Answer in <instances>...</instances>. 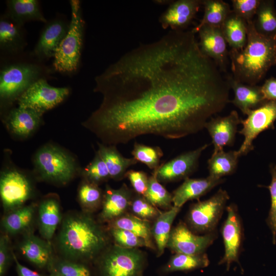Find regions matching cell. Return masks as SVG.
<instances>
[{
  "mask_svg": "<svg viewBox=\"0 0 276 276\" xmlns=\"http://www.w3.org/2000/svg\"><path fill=\"white\" fill-rule=\"evenodd\" d=\"M190 31L140 44L97 76L102 102L85 125L103 142L144 135L169 140L196 133L228 102L231 88Z\"/></svg>",
  "mask_w": 276,
  "mask_h": 276,
  "instance_id": "6da1fadb",
  "label": "cell"
},
{
  "mask_svg": "<svg viewBox=\"0 0 276 276\" xmlns=\"http://www.w3.org/2000/svg\"><path fill=\"white\" fill-rule=\"evenodd\" d=\"M58 243L61 253L73 260H97L110 245L106 230L86 212L72 214L64 218Z\"/></svg>",
  "mask_w": 276,
  "mask_h": 276,
  "instance_id": "7a4b0ae2",
  "label": "cell"
},
{
  "mask_svg": "<svg viewBox=\"0 0 276 276\" xmlns=\"http://www.w3.org/2000/svg\"><path fill=\"white\" fill-rule=\"evenodd\" d=\"M233 78L244 84L257 85L276 64V40L257 32L253 21L247 23V38L241 49L229 51Z\"/></svg>",
  "mask_w": 276,
  "mask_h": 276,
  "instance_id": "3957f363",
  "label": "cell"
},
{
  "mask_svg": "<svg viewBox=\"0 0 276 276\" xmlns=\"http://www.w3.org/2000/svg\"><path fill=\"white\" fill-rule=\"evenodd\" d=\"M54 71L31 52L1 58L0 100L2 107L11 105L39 80H49Z\"/></svg>",
  "mask_w": 276,
  "mask_h": 276,
  "instance_id": "277c9868",
  "label": "cell"
},
{
  "mask_svg": "<svg viewBox=\"0 0 276 276\" xmlns=\"http://www.w3.org/2000/svg\"><path fill=\"white\" fill-rule=\"evenodd\" d=\"M70 4L69 29L56 51L52 64L54 71L67 75L75 74L80 66L85 28L80 1L71 0Z\"/></svg>",
  "mask_w": 276,
  "mask_h": 276,
  "instance_id": "5b68a950",
  "label": "cell"
},
{
  "mask_svg": "<svg viewBox=\"0 0 276 276\" xmlns=\"http://www.w3.org/2000/svg\"><path fill=\"white\" fill-rule=\"evenodd\" d=\"M100 276H143L146 257L139 248L109 245L97 258Z\"/></svg>",
  "mask_w": 276,
  "mask_h": 276,
  "instance_id": "8992f818",
  "label": "cell"
},
{
  "mask_svg": "<svg viewBox=\"0 0 276 276\" xmlns=\"http://www.w3.org/2000/svg\"><path fill=\"white\" fill-rule=\"evenodd\" d=\"M34 164L42 179L56 183H67L76 171V163L72 156L52 144L44 145L37 151Z\"/></svg>",
  "mask_w": 276,
  "mask_h": 276,
  "instance_id": "52a82bcc",
  "label": "cell"
},
{
  "mask_svg": "<svg viewBox=\"0 0 276 276\" xmlns=\"http://www.w3.org/2000/svg\"><path fill=\"white\" fill-rule=\"evenodd\" d=\"M229 198L227 192L220 189L209 199L192 204L187 216L188 227L197 233L215 231Z\"/></svg>",
  "mask_w": 276,
  "mask_h": 276,
  "instance_id": "ba28073f",
  "label": "cell"
},
{
  "mask_svg": "<svg viewBox=\"0 0 276 276\" xmlns=\"http://www.w3.org/2000/svg\"><path fill=\"white\" fill-rule=\"evenodd\" d=\"M48 80H39L30 87L17 100L18 106L43 114L63 102L69 95L70 88L51 86Z\"/></svg>",
  "mask_w": 276,
  "mask_h": 276,
  "instance_id": "9c48e42d",
  "label": "cell"
},
{
  "mask_svg": "<svg viewBox=\"0 0 276 276\" xmlns=\"http://www.w3.org/2000/svg\"><path fill=\"white\" fill-rule=\"evenodd\" d=\"M247 116L245 120H241L243 127L239 132L244 137L237 151L240 157L254 149L253 141L261 132L273 128L276 120V101H266Z\"/></svg>",
  "mask_w": 276,
  "mask_h": 276,
  "instance_id": "30bf717a",
  "label": "cell"
},
{
  "mask_svg": "<svg viewBox=\"0 0 276 276\" xmlns=\"http://www.w3.org/2000/svg\"><path fill=\"white\" fill-rule=\"evenodd\" d=\"M32 192L31 182L21 172L9 169L1 174L0 195L5 212L8 213L24 206Z\"/></svg>",
  "mask_w": 276,
  "mask_h": 276,
  "instance_id": "8fae6325",
  "label": "cell"
},
{
  "mask_svg": "<svg viewBox=\"0 0 276 276\" xmlns=\"http://www.w3.org/2000/svg\"><path fill=\"white\" fill-rule=\"evenodd\" d=\"M216 238L215 231L198 235L193 233L187 224L180 221L172 228L167 247L175 254H200L204 253Z\"/></svg>",
  "mask_w": 276,
  "mask_h": 276,
  "instance_id": "7c38bea8",
  "label": "cell"
},
{
  "mask_svg": "<svg viewBox=\"0 0 276 276\" xmlns=\"http://www.w3.org/2000/svg\"><path fill=\"white\" fill-rule=\"evenodd\" d=\"M70 20L63 14H57L44 24L36 44L31 52L38 59L45 62L54 58L57 49L66 35Z\"/></svg>",
  "mask_w": 276,
  "mask_h": 276,
  "instance_id": "4fadbf2b",
  "label": "cell"
},
{
  "mask_svg": "<svg viewBox=\"0 0 276 276\" xmlns=\"http://www.w3.org/2000/svg\"><path fill=\"white\" fill-rule=\"evenodd\" d=\"M226 209L227 217L221 229L224 253L219 264H225L228 270L232 263L238 261L243 238V229L236 204H231L226 206Z\"/></svg>",
  "mask_w": 276,
  "mask_h": 276,
  "instance_id": "5bb4252c",
  "label": "cell"
},
{
  "mask_svg": "<svg viewBox=\"0 0 276 276\" xmlns=\"http://www.w3.org/2000/svg\"><path fill=\"white\" fill-rule=\"evenodd\" d=\"M208 146L205 144L161 164L157 170L158 180L167 183L188 178L197 169L199 157Z\"/></svg>",
  "mask_w": 276,
  "mask_h": 276,
  "instance_id": "9a60e30c",
  "label": "cell"
},
{
  "mask_svg": "<svg viewBox=\"0 0 276 276\" xmlns=\"http://www.w3.org/2000/svg\"><path fill=\"white\" fill-rule=\"evenodd\" d=\"M197 33L199 36L198 44L201 52L212 59L220 71H225L229 62V52L221 28L203 26Z\"/></svg>",
  "mask_w": 276,
  "mask_h": 276,
  "instance_id": "2e32d148",
  "label": "cell"
},
{
  "mask_svg": "<svg viewBox=\"0 0 276 276\" xmlns=\"http://www.w3.org/2000/svg\"><path fill=\"white\" fill-rule=\"evenodd\" d=\"M28 44L24 25L17 24L5 13L0 17V55L6 58L25 52Z\"/></svg>",
  "mask_w": 276,
  "mask_h": 276,
  "instance_id": "e0dca14e",
  "label": "cell"
},
{
  "mask_svg": "<svg viewBox=\"0 0 276 276\" xmlns=\"http://www.w3.org/2000/svg\"><path fill=\"white\" fill-rule=\"evenodd\" d=\"M134 193L125 183L118 189L107 185L98 216L99 221L108 223L128 212Z\"/></svg>",
  "mask_w": 276,
  "mask_h": 276,
  "instance_id": "ac0fdd59",
  "label": "cell"
},
{
  "mask_svg": "<svg viewBox=\"0 0 276 276\" xmlns=\"http://www.w3.org/2000/svg\"><path fill=\"white\" fill-rule=\"evenodd\" d=\"M202 1L199 0H178L172 2L161 14L159 22L164 29L180 31L192 21Z\"/></svg>",
  "mask_w": 276,
  "mask_h": 276,
  "instance_id": "d6986e66",
  "label": "cell"
},
{
  "mask_svg": "<svg viewBox=\"0 0 276 276\" xmlns=\"http://www.w3.org/2000/svg\"><path fill=\"white\" fill-rule=\"evenodd\" d=\"M238 112L235 110L224 117L212 118L205 125L214 147L213 153L223 150L225 146L234 145L237 127L241 124Z\"/></svg>",
  "mask_w": 276,
  "mask_h": 276,
  "instance_id": "ffe728a7",
  "label": "cell"
},
{
  "mask_svg": "<svg viewBox=\"0 0 276 276\" xmlns=\"http://www.w3.org/2000/svg\"><path fill=\"white\" fill-rule=\"evenodd\" d=\"M224 181L210 176L201 178H187L172 193L173 206L181 208L188 201L198 199Z\"/></svg>",
  "mask_w": 276,
  "mask_h": 276,
  "instance_id": "44dd1931",
  "label": "cell"
},
{
  "mask_svg": "<svg viewBox=\"0 0 276 276\" xmlns=\"http://www.w3.org/2000/svg\"><path fill=\"white\" fill-rule=\"evenodd\" d=\"M227 79L234 93L232 103L244 114L247 115L267 101L263 96L261 86L243 83L232 77H228Z\"/></svg>",
  "mask_w": 276,
  "mask_h": 276,
  "instance_id": "7402d4cb",
  "label": "cell"
},
{
  "mask_svg": "<svg viewBox=\"0 0 276 276\" xmlns=\"http://www.w3.org/2000/svg\"><path fill=\"white\" fill-rule=\"evenodd\" d=\"M42 114L32 109L18 106L9 111L6 124L15 135L27 137L37 129Z\"/></svg>",
  "mask_w": 276,
  "mask_h": 276,
  "instance_id": "603a6c76",
  "label": "cell"
},
{
  "mask_svg": "<svg viewBox=\"0 0 276 276\" xmlns=\"http://www.w3.org/2000/svg\"><path fill=\"white\" fill-rule=\"evenodd\" d=\"M4 13L21 25L31 21L44 24L48 21L41 9L40 2L37 0H7Z\"/></svg>",
  "mask_w": 276,
  "mask_h": 276,
  "instance_id": "cb8c5ba5",
  "label": "cell"
},
{
  "mask_svg": "<svg viewBox=\"0 0 276 276\" xmlns=\"http://www.w3.org/2000/svg\"><path fill=\"white\" fill-rule=\"evenodd\" d=\"M47 240L32 234L24 237L19 244L22 255L30 262L40 268L49 265L52 261V251Z\"/></svg>",
  "mask_w": 276,
  "mask_h": 276,
  "instance_id": "d4e9b609",
  "label": "cell"
},
{
  "mask_svg": "<svg viewBox=\"0 0 276 276\" xmlns=\"http://www.w3.org/2000/svg\"><path fill=\"white\" fill-rule=\"evenodd\" d=\"M98 147L97 152L105 163L110 178L115 180L124 178L128 169L138 163L133 157H124L115 145L99 144Z\"/></svg>",
  "mask_w": 276,
  "mask_h": 276,
  "instance_id": "484cf974",
  "label": "cell"
},
{
  "mask_svg": "<svg viewBox=\"0 0 276 276\" xmlns=\"http://www.w3.org/2000/svg\"><path fill=\"white\" fill-rule=\"evenodd\" d=\"M61 219L59 201L50 196L43 199L38 209V225L42 237L47 241L53 237Z\"/></svg>",
  "mask_w": 276,
  "mask_h": 276,
  "instance_id": "4316f807",
  "label": "cell"
},
{
  "mask_svg": "<svg viewBox=\"0 0 276 276\" xmlns=\"http://www.w3.org/2000/svg\"><path fill=\"white\" fill-rule=\"evenodd\" d=\"M151 222L141 219L127 212L107 223V228H119L127 230L143 238L147 247L156 250L152 234Z\"/></svg>",
  "mask_w": 276,
  "mask_h": 276,
  "instance_id": "83f0119b",
  "label": "cell"
},
{
  "mask_svg": "<svg viewBox=\"0 0 276 276\" xmlns=\"http://www.w3.org/2000/svg\"><path fill=\"white\" fill-rule=\"evenodd\" d=\"M180 209L173 206L170 209L162 212L153 222L152 234L156 247L157 257L162 255L167 247L172 223Z\"/></svg>",
  "mask_w": 276,
  "mask_h": 276,
  "instance_id": "f1b7e54d",
  "label": "cell"
},
{
  "mask_svg": "<svg viewBox=\"0 0 276 276\" xmlns=\"http://www.w3.org/2000/svg\"><path fill=\"white\" fill-rule=\"evenodd\" d=\"M226 42L233 50H240L246 44L247 38V23L233 11L221 27Z\"/></svg>",
  "mask_w": 276,
  "mask_h": 276,
  "instance_id": "f546056e",
  "label": "cell"
},
{
  "mask_svg": "<svg viewBox=\"0 0 276 276\" xmlns=\"http://www.w3.org/2000/svg\"><path fill=\"white\" fill-rule=\"evenodd\" d=\"M253 23L258 33L276 39V9L273 1H260Z\"/></svg>",
  "mask_w": 276,
  "mask_h": 276,
  "instance_id": "4dcf8cb0",
  "label": "cell"
},
{
  "mask_svg": "<svg viewBox=\"0 0 276 276\" xmlns=\"http://www.w3.org/2000/svg\"><path fill=\"white\" fill-rule=\"evenodd\" d=\"M239 155L237 151L213 153L208 161L209 175L217 178L233 174L237 168Z\"/></svg>",
  "mask_w": 276,
  "mask_h": 276,
  "instance_id": "1f68e13d",
  "label": "cell"
},
{
  "mask_svg": "<svg viewBox=\"0 0 276 276\" xmlns=\"http://www.w3.org/2000/svg\"><path fill=\"white\" fill-rule=\"evenodd\" d=\"M35 208L34 204H30L8 212L2 221L3 229L13 235L26 229L33 220Z\"/></svg>",
  "mask_w": 276,
  "mask_h": 276,
  "instance_id": "d6a6232c",
  "label": "cell"
},
{
  "mask_svg": "<svg viewBox=\"0 0 276 276\" xmlns=\"http://www.w3.org/2000/svg\"><path fill=\"white\" fill-rule=\"evenodd\" d=\"M204 14L200 23L192 31L195 33L203 26L221 28L223 22L231 12L229 5L222 0L202 1Z\"/></svg>",
  "mask_w": 276,
  "mask_h": 276,
  "instance_id": "836d02e7",
  "label": "cell"
},
{
  "mask_svg": "<svg viewBox=\"0 0 276 276\" xmlns=\"http://www.w3.org/2000/svg\"><path fill=\"white\" fill-rule=\"evenodd\" d=\"M209 263V258L204 253L196 255L176 253L170 258L164 270L167 272L192 270L207 267Z\"/></svg>",
  "mask_w": 276,
  "mask_h": 276,
  "instance_id": "e575fe53",
  "label": "cell"
},
{
  "mask_svg": "<svg viewBox=\"0 0 276 276\" xmlns=\"http://www.w3.org/2000/svg\"><path fill=\"white\" fill-rule=\"evenodd\" d=\"M157 169L153 170L152 175L149 177L148 190L144 197L158 209L168 210L173 206L172 205V194L170 193L158 180Z\"/></svg>",
  "mask_w": 276,
  "mask_h": 276,
  "instance_id": "d590c367",
  "label": "cell"
},
{
  "mask_svg": "<svg viewBox=\"0 0 276 276\" xmlns=\"http://www.w3.org/2000/svg\"><path fill=\"white\" fill-rule=\"evenodd\" d=\"M104 192L99 185L86 179L81 183L78 197L80 204L86 213H91L102 206Z\"/></svg>",
  "mask_w": 276,
  "mask_h": 276,
  "instance_id": "8d00e7d4",
  "label": "cell"
},
{
  "mask_svg": "<svg viewBox=\"0 0 276 276\" xmlns=\"http://www.w3.org/2000/svg\"><path fill=\"white\" fill-rule=\"evenodd\" d=\"M131 154L138 162L146 165L153 171L160 165L163 152L158 146H150L135 142Z\"/></svg>",
  "mask_w": 276,
  "mask_h": 276,
  "instance_id": "74e56055",
  "label": "cell"
},
{
  "mask_svg": "<svg viewBox=\"0 0 276 276\" xmlns=\"http://www.w3.org/2000/svg\"><path fill=\"white\" fill-rule=\"evenodd\" d=\"M130 213L144 220L153 222L162 212L146 198L134 193L129 209Z\"/></svg>",
  "mask_w": 276,
  "mask_h": 276,
  "instance_id": "f35d334b",
  "label": "cell"
},
{
  "mask_svg": "<svg viewBox=\"0 0 276 276\" xmlns=\"http://www.w3.org/2000/svg\"><path fill=\"white\" fill-rule=\"evenodd\" d=\"M82 174L85 179L98 185L110 179L106 165L97 152L93 160L83 169Z\"/></svg>",
  "mask_w": 276,
  "mask_h": 276,
  "instance_id": "ab89813d",
  "label": "cell"
},
{
  "mask_svg": "<svg viewBox=\"0 0 276 276\" xmlns=\"http://www.w3.org/2000/svg\"><path fill=\"white\" fill-rule=\"evenodd\" d=\"M110 236L112 238L114 244L127 248L147 247L145 240L127 230L119 228H108Z\"/></svg>",
  "mask_w": 276,
  "mask_h": 276,
  "instance_id": "60d3db41",
  "label": "cell"
},
{
  "mask_svg": "<svg viewBox=\"0 0 276 276\" xmlns=\"http://www.w3.org/2000/svg\"><path fill=\"white\" fill-rule=\"evenodd\" d=\"M51 276H91V272L84 264L62 261L54 267Z\"/></svg>",
  "mask_w": 276,
  "mask_h": 276,
  "instance_id": "b9f144b4",
  "label": "cell"
},
{
  "mask_svg": "<svg viewBox=\"0 0 276 276\" xmlns=\"http://www.w3.org/2000/svg\"><path fill=\"white\" fill-rule=\"evenodd\" d=\"M271 180L268 189L271 197V206L266 222L272 234L273 244L276 242V166L270 167Z\"/></svg>",
  "mask_w": 276,
  "mask_h": 276,
  "instance_id": "7bdbcfd3",
  "label": "cell"
},
{
  "mask_svg": "<svg viewBox=\"0 0 276 276\" xmlns=\"http://www.w3.org/2000/svg\"><path fill=\"white\" fill-rule=\"evenodd\" d=\"M261 0H233V11L247 23L253 21Z\"/></svg>",
  "mask_w": 276,
  "mask_h": 276,
  "instance_id": "ee69618b",
  "label": "cell"
},
{
  "mask_svg": "<svg viewBox=\"0 0 276 276\" xmlns=\"http://www.w3.org/2000/svg\"><path fill=\"white\" fill-rule=\"evenodd\" d=\"M125 177L130 181L134 192L144 196L147 191L149 177L147 173L143 171L128 170Z\"/></svg>",
  "mask_w": 276,
  "mask_h": 276,
  "instance_id": "f6af8a7d",
  "label": "cell"
},
{
  "mask_svg": "<svg viewBox=\"0 0 276 276\" xmlns=\"http://www.w3.org/2000/svg\"><path fill=\"white\" fill-rule=\"evenodd\" d=\"M13 258L8 236L3 234L0 237V276H3L9 266L10 259Z\"/></svg>",
  "mask_w": 276,
  "mask_h": 276,
  "instance_id": "bcb514c9",
  "label": "cell"
},
{
  "mask_svg": "<svg viewBox=\"0 0 276 276\" xmlns=\"http://www.w3.org/2000/svg\"><path fill=\"white\" fill-rule=\"evenodd\" d=\"M261 88L266 101H276V78L271 77L268 79Z\"/></svg>",
  "mask_w": 276,
  "mask_h": 276,
  "instance_id": "7dc6e473",
  "label": "cell"
},
{
  "mask_svg": "<svg viewBox=\"0 0 276 276\" xmlns=\"http://www.w3.org/2000/svg\"><path fill=\"white\" fill-rule=\"evenodd\" d=\"M12 256L16 264V271L18 276H42L38 272L33 271L30 268L21 264L17 260L13 251Z\"/></svg>",
  "mask_w": 276,
  "mask_h": 276,
  "instance_id": "c3c4849f",
  "label": "cell"
},
{
  "mask_svg": "<svg viewBox=\"0 0 276 276\" xmlns=\"http://www.w3.org/2000/svg\"><path fill=\"white\" fill-rule=\"evenodd\" d=\"M275 40H276V39H275Z\"/></svg>",
  "mask_w": 276,
  "mask_h": 276,
  "instance_id": "681fc988",
  "label": "cell"
},
{
  "mask_svg": "<svg viewBox=\"0 0 276 276\" xmlns=\"http://www.w3.org/2000/svg\"><path fill=\"white\" fill-rule=\"evenodd\" d=\"M275 166H276V165H275Z\"/></svg>",
  "mask_w": 276,
  "mask_h": 276,
  "instance_id": "f907efd6",
  "label": "cell"
}]
</instances>
